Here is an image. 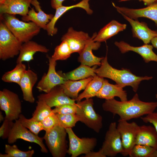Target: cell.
Masks as SVG:
<instances>
[{"mask_svg": "<svg viewBox=\"0 0 157 157\" xmlns=\"http://www.w3.org/2000/svg\"><path fill=\"white\" fill-rule=\"evenodd\" d=\"M102 107L104 111L113 115H117L119 119L128 121L154 112L157 108V102L142 101L136 93L129 100L119 101L114 98L106 100Z\"/></svg>", "mask_w": 157, "mask_h": 157, "instance_id": "1", "label": "cell"}, {"mask_svg": "<svg viewBox=\"0 0 157 157\" xmlns=\"http://www.w3.org/2000/svg\"><path fill=\"white\" fill-rule=\"evenodd\" d=\"M95 72L99 76L112 79L123 88L126 86H131L135 92L137 91L142 81L150 80L153 78L152 76H136L129 69L115 68L108 63L107 55L101 60L100 67L96 68Z\"/></svg>", "mask_w": 157, "mask_h": 157, "instance_id": "2", "label": "cell"}, {"mask_svg": "<svg viewBox=\"0 0 157 157\" xmlns=\"http://www.w3.org/2000/svg\"><path fill=\"white\" fill-rule=\"evenodd\" d=\"M8 28L20 42L24 43L31 40L39 33L41 28L32 21L19 20L15 15L7 14L0 16Z\"/></svg>", "mask_w": 157, "mask_h": 157, "instance_id": "3", "label": "cell"}, {"mask_svg": "<svg viewBox=\"0 0 157 157\" xmlns=\"http://www.w3.org/2000/svg\"><path fill=\"white\" fill-rule=\"evenodd\" d=\"M66 129L58 125L45 132L43 137L53 157H65L67 153Z\"/></svg>", "mask_w": 157, "mask_h": 157, "instance_id": "4", "label": "cell"}, {"mask_svg": "<svg viewBox=\"0 0 157 157\" xmlns=\"http://www.w3.org/2000/svg\"><path fill=\"white\" fill-rule=\"evenodd\" d=\"M76 114L79 121L88 128L99 133L103 126L102 116L97 113L93 108V101L91 98L83 101H77Z\"/></svg>", "mask_w": 157, "mask_h": 157, "instance_id": "5", "label": "cell"}, {"mask_svg": "<svg viewBox=\"0 0 157 157\" xmlns=\"http://www.w3.org/2000/svg\"><path fill=\"white\" fill-rule=\"evenodd\" d=\"M22 44L0 20V59L5 60L19 55Z\"/></svg>", "mask_w": 157, "mask_h": 157, "instance_id": "6", "label": "cell"}, {"mask_svg": "<svg viewBox=\"0 0 157 157\" xmlns=\"http://www.w3.org/2000/svg\"><path fill=\"white\" fill-rule=\"evenodd\" d=\"M0 108L5 113V119L11 121L18 119L22 106L18 94L7 89L1 90Z\"/></svg>", "mask_w": 157, "mask_h": 157, "instance_id": "7", "label": "cell"}, {"mask_svg": "<svg viewBox=\"0 0 157 157\" xmlns=\"http://www.w3.org/2000/svg\"><path fill=\"white\" fill-rule=\"evenodd\" d=\"M118 122L117 128L121 135L123 148L121 154L124 156H129L136 144V140L140 126L135 122L129 123L120 119Z\"/></svg>", "mask_w": 157, "mask_h": 157, "instance_id": "8", "label": "cell"}, {"mask_svg": "<svg viewBox=\"0 0 157 157\" xmlns=\"http://www.w3.org/2000/svg\"><path fill=\"white\" fill-rule=\"evenodd\" d=\"M69 141L67 153L71 157H76L86 154L92 151L97 144V139L94 138H83L78 137L72 128L66 129Z\"/></svg>", "mask_w": 157, "mask_h": 157, "instance_id": "9", "label": "cell"}, {"mask_svg": "<svg viewBox=\"0 0 157 157\" xmlns=\"http://www.w3.org/2000/svg\"><path fill=\"white\" fill-rule=\"evenodd\" d=\"M100 149L106 157H115L122 152L123 148L121 135L115 122L110 123Z\"/></svg>", "mask_w": 157, "mask_h": 157, "instance_id": "10", "label": "cell"}, {"mask_svg": "<svg viewBox=\"0 0 157 157\" xmlns=\"http://www.w3.org/2000/svg\"><path fill=\"white\" fill-rule=\"evenodd\" d=\"M21 139L26 141L35 143L41 148V151L47 153L48 151L43 140V137H40L28 130L23 126L19 119L15 120L8 138V142L10 144L16 142L17 140Z\"/></svg>", "mask_w": 157, "mask_h": 157, "instance_id": "11", "label": "cell"}, {"mask_svg": "<svg viewBox=\"0 0 157 157\" xmlns=\"http://www.w3.org/2000/svg\"><path fill=\"white\" fill-rule=\"evenodd\" d=\"M49 67L47 74H44L38 83L36 88L40 91L49 92L53 88L60 85L65 81L64 78L56 70V61L48 57Z\"/></svg>", "mask_w": 157, "mask_h": 157, "instance_id": "12", "label": "cell"}, {"mask_svg": "<svg viewBox=\"0 0 157 157\" xmlns=\"http://www.w3.org/2000/svg\"><path fill=\"white\" fill-rule=\"evenodd\" d=\"M112 4L119 13H122L134 19L140 17L149 19L155 22L157 27V0L146 7L139 9L119 7L116 6L113 3Z\"/></svg>", "mask_w": 157, "mask_h": 157, "instance_id": "13", "label": "cell"}, {"mask_svg": "<svg viewBox=\"0 0 157 157\" xmlns=\"http://www.w3.org/2000/svg\"><path fill=\"white\" fill-rule=\"evenodd\" d=\"M38 99L43 100L50 107H56L66 104H75L76 101L68 96L60 85L53 88L47 93L40 94Z\"/></svg>", "mask_w": 157, "mask_h": 157, "instance_id": "14", "label": "cell"}, {"mask_svg": "<svg viewBox=\"0 0 157 157\" xmlns=\"http://www.w3.org/2000/svg\"><path fill=\"white\" fill-rule=\"evenodd\" d=\"M91 38L88 33L76 31L72 27H70L62 36L61 40L67 42L72 53L77 52L80 54Z\"/></svg>", "mask_w": 157, "mask_h": 157, "instance_id": "15", "label": "cell"}, {"mask_svg": "<svg viewBox=\"0 0 157 157\" xmlns=\"http://www.w3.org/2000/svg\"><path fill=\"white\" fill-rule=\"evenodd\" d=\"M120 14L131 25L133 37L142 40L144 44H149L153 38L157 36V31L149 28L146 22H140L138 19H131L122 13Z\"/></svg>", "mask_w": 157, "mask_h": 157, "instance_id": "16", "label": "cell"}, {"mask_svg": "<svg viewBox=\"0 0 157 157\" xmlns=\"http://www.w3.org/2000/svg\"><path fill=\"white\" fill-rule=\"evenodd\" d=\"M96 33L93 34L90 39L88 41L81 52L79 54L78 61L81 64L91 67L93 66H100L101 61L104 57H99L93 53L92 50L98 49L101 46V43L94 42V38L97 35Z\"/></svg>", "mask_w": 157, "mask_h": 157, "instance_id": "17", "label": "cell"}, {"mask_svg": "<svg viewBox=\"0 0 157 157\" xmlns=\"http://www.w3.org/2000/svg\"><path fill=\"white\" fill-rule=\"evenodd\" d=\"M31 4L33 6L37 12L35 11L33 8H32L26 16H22V19L25 22H33L40 28L46 30L47 24L52 19L54 15L45 13L42 10L38 0H32Z\"/></svg>", "mask_w": 157, "mask_h": 157, "instance_id": "18", "label": "cell"}, {"mask_svg": "<svg viewBox=\"0 0 157 157\" xmlns=\"http://www.w3.org/2000/svg\"><path fill=\"white\" fill-rule=\"evenodd\" d=\"M114 44L122 53L131 51L140 55L146 63L151 61L157 62V55L153 51L152 45L145 44L139 47H134L123 41H116Z\"/></svg>", "mask_w": 157, "mask_h": 157, "instance_id": "19", "label": "cell"}, {"mask_svg": "<svg viewBox=\"0 0 157 157\" xmlns=\"http://www.w3.org/2000/svg\"><path fill=\"white\" fill-rule=\"evenodd\" d=\"M90 0H82L77 3L69 6H62L56 10L55 15L49 22L47 24L46 31L48 35L53 36L56 34L58 29L55 27L56 23L59 18L68 10L75 8L83 9L89 15H92L93 10L90 8L89 2Z\"/></svg>", "mask_w": 157, "mask_h": 157, "instance_id": "20", "label": "cell"}, {"mask_svg": "<svg viewBox=\"0 0 157 157\" xmlns=\"http://www.w3.org/2000/svg\"><path fill=\"white\" fill-rule=\"evenodd\" d=\"M32 0H6L0 5V16L7 14L22 16H26L29 10Z\"/></svg>", "mask_w": 157, "mask_h": 157, "instance_id": "21", "label": "cell"}, {"mask_svg": "<svg viewBox=\"0 0 157 157\" xmlns=\"http://www.w3.org/2000/svg\"><path fill=\"white\" fill-rule=\"evenodd\" d=\"M38 79V75L34 71L30 69L25 71L19 85L22 91L24 100L31 103L34 102L33 88Z\"/></svg>", "mask_w": 157, "mask_h": 157, "instance_id": "22", "label": "cell"}, {"mask_svg": "<svg viewBox=\"0 0 157 157\" xmlns=\"http://www.w3.org/2000/svg\"><path fill=\"white\" fill-rule=\"evenodd\" d=\"M49 51L45 46L31 40L23 43L17 60V63L30 61L34 59L33 56L37 52L47 53Z\"/></svg>", "mask_w": 157, "mask_h": 157, "instance_id": "23", "label": "cell"}, {"mask_svg": "<svg viewBox=\"0 0 157 157\" xmlns=\"http://www.w3.org/2000/svg\"><path fill=\"white\" fill-rule=\"evenodd\" d=\"M96 97L106 100L112 99L116 97L119 98L121 101L128 100L126 92L123 88L116 84H111L105 79H104L102 86Z\"/></svg>", "mask_w": 157, "mask_h": 157, "instance_id": "24", "label": "cell"}, {"mask_svg": "<svg viewBox=\"0 0 157 157\" xmlns=\"http://www.w3.org/2000/svg\"><path fill=\"white\" fill-rule=\"evenodd\" d=\"M135 144L148 146L157 149V132L154 127L140 126Z\"/></svg>", "mask_w": 157, "mask_h": 157, "instance_id": "25", "label": "cell"}, {"mask_svg": "<svg viewBox=\"0 0 157 157\" xmlns=\"http://www.w3.org/2000/svg\"><path fill=\"white\" fill-rule=\"evenodd\" d=\"M126 26V24H121L116 20H113L99 31L93 41L100 42L106 41L119 32L125 30Z\"/></svg>", "mask_w": 157, "mask_h": 157, "instance_id": "26", "label": "cell"}, {"mask_svg": "<svg viewBox=\"0 0 157 157\" xmlns=\"http://www.w3.org/2000/svg\"><path fill=\"white\" fill-rule=\"evenodd\" d=\"M93 77H90L78 81L68 80L60 85L65 93L71 98L76 100L79 92L84 90Z\"/></svg>", "mask_w": 157, "mask_h": 157, "instance_id": "27", "label": "cell"}, {"mask_svg": "<svg viewBox=\"0 0 157 157\" xmlns=\"http://www.w3.org/2000/svg\"><path fill=\"white\" fill-rule=\"evenodd\" d=\"M97 65L92 67L88 66L81 64L77 68L66 73H58L63 77L65 81H77L83 79L90 77H94L96 74L95 70Z\"/></svg>", "mask_w": 157, "mask_h": 157, "instance_id": "28", "label": "cell"}, {"mask_svg": "<svg viewBox=\"0 0 157 157\" xmlns=\"http://www.w3.org/2000/svg\"><path fill=\"white\" fill-rule=\"evenodd\" d=\"M104 79V78L97 75L94 76L83 92L78 95L76 101H80L84 98L88 99L96 96L102 86Z\"/></svg>", "mask_w": 157, "mask_h": 157, "instance_id": "29", "label": "cell"}, {"mask_svg": "<svg viewBox=\"0 0 157 157\" xmlns=\"http://www.w3.org/2000/svg\"><path fill=\"white\" fill-rule=\"evenodd\" d=\"M26 65L22 63H17L12 70L6 72L2 76L1 80L7 83H14L19 85L21 80L26 70Z\"/></svg>", "mask_w": 157, "mask_h": 157, "instance_id": "30", "label": "cell"}, {"mask_svg": "<svg viewBox=\"0 0 157 157\" xmlns=\"http://www.w3.org/2000/svg\"><path fill=\"white\" fill-rule=\"evenodd\" d=\"M35 110L32 114L33 119L41 122L53 113V109L43 100L38 99Z\"/></svg>", "mask_w": 157, "mask_h": 157, "instance_id": "31", "label": "cell"}, {"mask_svg": "<svg viewBox=\"0 0 157 157\" xmlns=\"http://www.w3.org/2000/svg\"><path fill=\"white\" fill-rule=\"evenodd\" d=\"M129 156L130 157H157V149L148 146L135 144Z\"/></svg>", "mask_w": 157, "mask_h": 157, "instance_id": "32", "label": "cell"}, {"mask_svg": "<svg viewBox=\"0 0 157 157\" xmlns=\"http://www.w3.org/2000/svg\"><path fill=\"white\" fill-rule=\"evenodd\" d=\"M5 154L0 153V157H32L34 153L33 150L24 151L19 150L16 145H5Z\"/></svg>", "mask_w": 157, "mask_h": 157, "instance_id": "33", "label": "cell"}, {"mask_svg": "<svg viewBox=\"0 0 157 157\" xmlns=\"http://www.w3.org/2000/svg\"><path fill=\"white\" fill-rule=\"evenodd\" d=\"M72 53L67 42L63 40L55 47L53 54L51 58L56 61L65 60L69 57Z\"/></svg>", "mask_w": 157, "mask_h": 157, "instance_id": "34", "label": "cell"}, {"mask_svg": "<svg viewBox=\"0 0 157 157\" xmlns=\"http://www.w3.org/2000/svg\"><path fill=\"white\" fill-rule=\"evenodd\" d=\"M18 119L23 126L29 129L30 131L36 135H38L41 131L43 130L41 122L31 118L27 119L21 114Z\"/></svg>", "mask_w": 157, "mask_h": 157, "instance_id": "35", "label": "cell"}, {"mask_svg": "<svg viewBox=\"0 0 157 157\" xmlns=\"http://www.w3.org/2000/svg\"><path fill=\"white\" fill-rule=\"evenodd\" d=\"M59 122V126L65 128H72L79 121L78 117L75 114L62 115L56 114Z\"/></svg>", "mask_w": 157, "mask_h": 157, "instance_id": "36", "label": "cell"}, {"mask_svg": "<svg viewBox=\"0 0 157 157\" xmlns=\"http://www.w3.org/2000/svg\"><path fill=\"white\" fill-rule=\"evenodd\" d=\"M43 130L48 131L56 126L59 125L58 118L56 113H53L41 122Z\"/></svg>", "mask_w": 157, "mask_h": 157, "instance_id": "37", "label": "cell"}, {"mask_svg": "<svg viewBox=\"0 0 157 157\" xmlns=\"http://www.w3.org/2000/svg\"><path fill=\"white\" fill-rule=\"evenodd\" d=\"M77 105L75 104H66L55 108L53 109V113L62 115L76 114Z\"/></svg>", "mask_w": 157, "mask_h": 157, "instance_id": "38", "label": "cell"}, {"mask_svg": "<svg viewBox=\"0 0 157 157\" xmlns=\"http://www.w3.org/2000/svg\"><path fill=\"white\" fill-rule=\"evenodd\" d=\"M0 127V137L3 139L8 138L14 122L5 119Z\"/></svg>", "mask_w": 157, "mask_h": 157, "instance_id": "39", "label": "cell"}, {"mask_svg": "<svg viewBox=\"0 0 157 157\" xmlns=\"http://www.w3.org/2000/svg\"><path fill=\"white\" fill-rule=\"evenodd\" d=\"M140 118L144 122L152 124L157 132V112H153Z\"/></svg>", "mask_w": 157, "mask_h": 157, "instance_id": "40", "label": "cell"}, {"mask_svg": "<svg viewBox=\"0 0 157 157\" xmlns=\"http://www.w3.org/2000/svg\"><path fill=\"white\" fill-rule=\"evenodd\" d=\"M85 157H106L101 150L100 149L98 151H91L86 154Z\"/></svg>", "mask_w": 157, "mask_h": 157, "instance_id": "41", "label": "cell"}, {"mask_svg": "<svg viewBox=\"0 0 157 157\" xmlns=\"http://www.w3.org/2000/svg\"><path fill=\"white\" fill-rule=\"evenodd\" d=\"M65 0H51V5L53 9H56L62 6V3ZM75 1L76 0H72Z\"/></svg>", "mask_w": 157, "mask_h": 157, "instance_id": "42", "label": "cell"}, {"mask_svg": "<svg viewBox=\"0 0 157 157\" xmlns=\"http://www.w3.org/2000/svg\"><path fill=\"white\" fill-rule=\"evenodd\" d=\"M119 2H123L129 1L131 0H117ZM140 1H142L144 4L147 6L153 3L157 0H138Z\"/></svg>", "mask_w": 157, "mask_h": 157, "instance_id": "43", "label": "cell"}, {"mask_svg": "<svg viewBox=\"0 0 157 157\" xmlns=\"http://www.w3.org/2000/svg\"><path fill=\"white\" fill-rule=\"evenodd\" d=\"M151 42L153 47L157 49V36L153 38Z\"/></svg>", "mask_w": 157, "mask_h": 157, "instance_id": "44", "label": "cell"}, {"mask_svg": "<svg viewBox=\"0 0 157 157\" xmlns=\"http://www.w3.org/2000/svg\"><path fill=\"white\" fill-rule=\"evenodd\" d=\"M5 119V117H4L3 116V115H2V112L0 111V122H1L3 121Z\"/></svg>", "mask_w": 157, "mask_h": 157, "instance_id": "45", "label": "cell"}, {"mask_svg": "<svg viewBox=\"0 0 157 157\" xmlns=\"http://www.w3.org/2000/svg\"><path fill=\"white\" fill-rule=\"evenodd\" d=\"M5 1L6 0H0V5L3 4Z\"/></svg>", "mask_w": 157, "mask_h": 157, "instance_id": "46", "label": "cell"}, {"mask_svg": "<svg viewBox=\"0 0 157 157\" xmlns=\"http://www.w3.org/2000/svg\"><path fill=\"white\" fill-rule=\"evenodd\" d=\"M156 97L157 99V94H156Z\"/></svg>", "mask_w": 157, "mask_h": 157, "instance_id": "47", "label": "cell"}]
</instances>
